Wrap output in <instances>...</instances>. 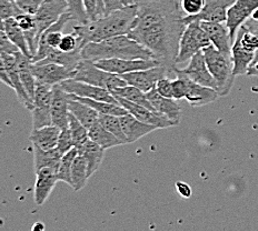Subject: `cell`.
<instances>
[{"instance_id":"cell-2","label":"cell","mask_w":258,"mask_h":231,"mask_svg":"<svg viewBox=\"0 0 258 231\" xmlns=\"http://www.w3.org/2000/svg\"><path fill=\"white\" fill-rule=\"evenodd\" d=\"M137 14L136 4L123 6L86 25L74 27L84 46L88 42H100L116 36L128 35Z\"/></svg>"},{"instance_id":"cell-7","label":"cell","mask_w":258,"mask_h":231,"mask_svg":"<svg viewBox=\"0 0 258 231\" xmlns=\"http://www.w3.org/2000/svg\"><path fill=\"white\" fill-rule=\"evenodd\" d=\"M211 45L212 42L202 28L200 21L188 24L179 42V51L176 58V64L189 62L196 53L203 51V49Z\"/></svg>"},{"instance_id":"cell-25","label":"cell","mask_w":258,"mask_h":231,"mask_svg":"<svg viewBox=\"0 0 258 231\" xmlns=\"http://www.w3.org/2000/svg\"><path fill=\"white\" fill-rule=\"evenodd\" d=\"M60 132L61 129L53 125L39 129H32L29 140L34 146L42 150H51L57 148Z\"/></svg>"},{"instance_id":"cell-39","label":"cell","mask_w":258,"mask_h":231,"mask_svg":"<svg viewBox=\"0 0 258 231\" xmlns=\"http://www.w3.org/2000/svg\"><path fill=\"white\" fill-rule=\"evenodd\" d=\"M66 3L68 6L67 12L72 15L74 20L78 21L79 25H86L89 23L83 0H66Z\"/></svg>"},{"instance_id":"cell-58","label":"cell","mask_w":258,"mask_h":231,"mask_svg":"<svg viewBox=\"0 0 258 231\" xmlns=\"http://www.w3.org/2000/svg\"><path fill=\"white\" fill-rule=\"evenodd\" d=\"M134 2H135V4L138 2V0H134Z\"/></svg>"},{"instance_id":"cell-9","label":"cell","mask_w":258,"mask_h":231,"mask_svg":"<svg viewBox=\"0 0 258 231\" xmlns=\"http://www.w3.org/2000/svg\"><path fill=\"white\" fill-rule=\"evenodd\" d=\"M66 0H44L35 14L37 27V41L40 35L59 20L61 16L67 13Z\"/></svg>"},{"instance_id":"cell-41","label":"cell","mask_w":258,"mask_h":231,"mask_svg":"<svg viewBox=\"0 0 258 231\" xmlns=\"http://www.w3.org/2000/svg\"><path fill=\"white\" fill-rule=\"evenodd\" d=\"M23 12L16 5L14 0H0V17L4 20L17 17Z\"/></svg>"},{"instance_id":"cell-44","label":"cell","mask_w":258,"mask_h":231,"mask_svg":"<svg viewBox=\"0 0 258 231\" xmlns=\"http://www.w3.org/2000/svg\"><path fill=\"white\" fill-rule=\"evenodd\" d=\"M23 13L35 15L44 0H14Z\"/></svg>"},{"instance_id":"cell-34","label":"cell","mask_w":258,"mask_h":231,"mask_svg":"<svg viewBox=\"0 0 258 231\" xmlns=\"http://www.w3.org/2000/svg\"><path fill=\"white\" fill-rule=\"evenodd\" d=\"M69 96L74 99L79 100L80 103L86 104L87 106L91 107V108L95 109L100 115H112V116L120 117L128 114V111L120 105L106 103V101H98V100H94L89 98H82V97H77L71 94H69Z\"/></svg>"},{"instance_id":"cell-20","label":"cell","mask_w":258,"mask_h":231,"mask_svg":"<svg viewBox=\"0 0 258 231\" xmlns=\"http://www.w3.org/2000/svg\"><path fill=\"white\" fill-rule=\"evenodd\" d=\"M34 200L38 206H42L49 198L53 188L59 181L57 170L52 168H41L36 171Z\"/></svg>"},{"instance_id":"cell-49","label":"cell","mask_w":258,"mask_h":231,"mask_svg":"<svg viewBox=\"0 0 258 231\" xmlns=\"http://www.w3.org/2000/svg\"><path fill=\"white\" fill-rule=\"evenodd\" d=\"M176 189H177V192H178L182 198H185V199H189L192 195L191 187L184 181L176 182Z\"/></svg>"},{"instance_id":"cell-50","label":"cell","mask_w":258,"mask_h":231,"mask_svg":"<svg viewBox=\"0 0 258 231\" xmlns=\"http://www.w3.org/2000/svg\"><path fill=\"white\" fill-rule=\"evenodd\" d=\"M104 5H105V15L110 14L112 12H115V10L120 9L125 6L121 0H104Z\"/></svg>"},{"instance_id":"cell-15","label":"cell","mask_w":258,"mask_h":231,"mask_svg":"<svg viewBox=\"0 0 258 231\" xmlns=\"http://www.w3.org/2000/svg\"><path fill=\"white\" fill-rule=\"evenodd\" d=\"M235 0H206L201 13L184 17L186 25L194 21H208V23H226L227 12Z\"/></svg>"},{"instance_id":"cell-43","label":"cell","mask_w":258,"mask_h":231,"mask_svg":"<svg viewBox=\"0 0 258 231\" xmlns=\"http://www.w3.org/2000/svg\"><path fill=\"white\" fill-rule=\"evenodd\" d=\"M206 0H181L180 7L187 16H192L202 12Z\"/></svg>"},{"instance_id":"cell-6","label":"cell","mask_w":258,"mask_h":231,"mask_svg":"<svg viewBox=\"0 0 258 231\" xmlns=\"http://www.w3.org/2000/svg\"><path fill=\"white\" fill-rule=\"evenodd\" d=\"M72 78L78 80V82L87 83L97 86V87L108 89L109 91L128 85L126 80L120 76L107 72L97 67L93 61L86 60V59H82L79 61L77 68L73 72Z\"/></svg>"},{"instance_id":"cell-16","label":"cell","mask_w":258,"mask_h":231,"mask_svg":"<svg viewBox=\"0 0 258 231\" xmlns=\"http://www.w3.org/2000/svg\"><path fill=\"white\" fill-rule=\"evenodd\" d=\"M115 98L117 99L118 104H119L121 107H123V108L128 111V114L133 115L139 121L147 123V125L155 126L158 129H165V128L176 126L173 121L168 119V118L161 116V115L157 114V112H154L150 109L146 108V107L131 103V101L123 99L119 96H115Z\"/></svg>"},{"instance_id":"cell-18","label":"cell","mask_w":258,"mask_h":231,"mask_svg":"<svg viewBox=\"0 0 258 231\" xmlns=\"http://www.w3.org/2000/svg\"><path fill=\"white\" fill-rule=\"evenodd\" d=\"M32 72L37 82L55 86L72 78L73 71L58 63H32Z\"/></svg>"},{"instance_id":"cell-53","label":"cell","mask_w":258,"mask_h":231,"mask_svg":"<svg viewBox=\"0 0 258 231\" xmlns=\"http://www.w3.org/2000/svg\"><path fill=\"white\" fill-rule=\"evenodd\" d=\"M97 3H98L99 17H103V16H105V5H104V0H97Z\"/></svg>"},{"instance_id":"cell-8","label":"cell","mask_w":258,"mask_h":231,"mask_svg":"<svg viewBox=\"0 0 258 231\" xmlns=\"http://www.w3.org/2000/svg\"><path fill=\"white\" fill-rule=\"evenodd\" d=\"M72 15L68 12L64 13L57 23L50 26L49 28L46 29L39 37L38 40V49H37L36 55L32 58V63L38 62L42 59H45L52 50H56L60 45L62 39V30L64 26L68 24L69 20H72Z\"/></svg>"},{"instance_id":"cell-56","label":"cell","mask_w":258,"mask_h":231,"mask_svg":"<svg viewBox=\"0 0 258 231\" xmlns=\"http://www.w3.org/2000/svg\"><path fill=\"white\" fill-rule=\"evenodd\" d=\"M251 19H254V20H258V8L255 10L254 14H252V16H251Z\"/></svg>"},{"instance_id":"cell-36","label":"cell","mask_w":258,"mask_h":231,"mask_svg":"<svg viewBox=\"0 0 258 231\" xmlns=\"http://www.w3.org/2000/svg\"><path fill=\"white\" fill-rule=\"evenodd\" d=\"M68 129L69 131H71V135L73 138L74 148H76L78 151V150L82 149L84 144L89 140L88 129L84 125H82L77 118L73 114H71V112H69L68 118Z\"/></svg>"},{"instance_id":"cell-33","label":"cell","mask_w":258,"mask_h":231,"mask_svg":"<svg viewBox=\"0 0 258 231\" xmlns=\"http://www.w3.org/2000/svg\"><path fill=\"white\" fill-rule=\"evenodd\" d=\"M110 93L112 95H115V96H119V97H121V98L131 101V103H134V104L143 106V107H146V108L150 109L152 111L157 112L155 110L153 105L149 103L146 94H145L144 91H142L141 89L134 87V86H131V85L123 86V87L117 88L115 90L110 91ZM157 114H158V112H157Z\"/></svg>"},{"instance_id":"cell-27","label":"cell","mask_w":258,"mask_h":231,"mask_svg":"<svg viewBox=\"0 0 258 231\" xmlns=\"http://www.w3.org/2000/svg\"><path fill=\"white\" fill-rule=\"evenodd\" d=\"M105 149L99 147L98 144L93 140H90V139L84 144L82 149L78 150V155L84 156L86 163H87V171L89 178L99 169L105 157Z\"/></svg>"},{"instance_id":"cell-55","label":"cell","mask_w":258,"mask_h":231,"mask_svg":"<svg viewBox=\"0 0 258 231\" xmlns=\"http://www.w3.org/2000/svg\"><path fill=\"white\" fill-rule=\"evenodd\" d=\"M122 4L125 5V6H129V5H134L135 4V2L134 0H121Z\"/></svg>"},{"instance_id":"cell-42","label":"cell","mask_w":258,"mask_h":231,"mask_svg":"<svg viewBox=\"0 0 258 231\" xmlns=\"http://www.w3.org/2000/svg\"><path fill=\"white\" fill-rule=\"evenodd\" d=\"M73 148H74V142H73L71 131H69L68 128L62 129L60 132V136H59V139H58L57 149L62 155H64L66 152H68L69 150H72Z\"/></svg>"},{"instance_id":"cell-29","label":"cell","mask_w":258,"mask_h":231,"mask_svg":"<svg viewBox=\"0 0 258 231\" xmlns=\"http://www.w3.org/2000/svg\"><path fill=\"white\" fill-rule=\"evenodd\" d=\"M4 31L6 32V35L8 36L10 41H12L13 44L18 48L20 52H23L25 56L32 59L28 42H27L26 36H25V32L20 28L15 18L5 19Z\"/></svg>"},{"instance_id":"cell-11","label":"cell","mask_w":258,"mask_h":231,"mask_svg":"<svg viewBox=\"0 0 258 231\" xmlns=\"http://www.w3.org/2000/svg\"><path fill=\"white\" fill-rule=\"evenodd\" d=\"M174 73L176 76L186 77L192 80L194 83L200 84L202 86H206V87L214 88L217 91V85L215 83L213 76L208 70L203 51L196 53V55L190 59V61L186 68L178 69L175 67Z\"/></svg>"},{"instance_id":"cell-5","label":"cell","mask_w":258,"mask_h":231,"mask_svg":"<svg viewBox=\"0 0 258 231\" xmlns=\"http://www.w3.org/2000/svg\"><path fill=\"white\" fill-rule=\"evenodd\" d=\"M258 53V36L243 25L237 31L232 47L234 74L244 76L254 62Z\"/></svg>"},{"instance_id":"cell-38","label":"cell","mask_w":258,"mask_h":231,"mask_svg":"<svg viewBox=\"0 0 258 231\" xmlns=\"http://www.w3.org/2000/svg\"><path fill=\"white\" fill-rule=\"evenodd\" d=\"M99 122L107 129L110 133H112L116 138L119 139L122 144H127V139L125 133L122 131V127L120 123L119 117L112 115H100L99 114Z\"/></svg>"},{"instance_id":"cell-54","label":"cell","mask_w":258,"mask_h":231,"mask_svg":"<svg viewBox=\"0 0 258 231\" xmlns=\"http://www.w3.org/2000/svg\"><path fill=\"white\" fill-rule=\"evenodd\" d=\"M31 231H45V225L41 222H36L34 225H32Z\"/></svg>"},{"instance_id":"cell-32","label":"cell","mask_w":258,"mask_h":231,"mask_svg":"<svg viewBox=\"0 0 258 231\" xmlns=\"http://www.w3.org/2000/svg\"><path fill=\"white\" fill-rule=\"evenodd\" d=\"M88 136L90 140H93L105 150L121 146L122 144L119 139L116 138L112 133H110L107 129L103 127L99 120L88 129Z\"/></svg>"},{"instance_id":"cell-26","label":"cell","mask_w":258,"mask_h":231,"mask_svg":"<svg viewBox=\"0 0 258 231\" xmlns=\"http://www.w3.org/2000/svg\"><path fill=\"white\" fill-rule=\"evenodd\" d=\"M15 56H16V60H17V66H18V71H19L21 83H23L26 91L30 96V98L34 100L37 80L31 69L32 59L25 56L24 53L20 51L16 52Z\"/></svg>"},{"instance_id":"cell-19","label":"cell","mask_w":258,"mask_h":231,"mask_svg":"<svg viewBox=\"0 0 258 231\" xmlns=\"http://www.w3.org/2000/svg\"><path fill=\"white\" fill-rule=\"evenodd\" d=\"M2 57L8 77L10 79V82H12L13 89L15 90L16 95H17L18 100L20 101V104H23L27 109H29L31 111L32 108H34V100L30 98V96L26 91L23 83H21L16 56L9 55V53H2Z\"/></svg>"},{"instance_id":"cell-21","label":"cell","mask_w":258,"mask_h":231,"mask_svg":"<svg viewBox=\"0 0 258 231\" xmlns=\"http://www.w3.org/2000/svg\"><path fill=\"white\" fill-rule=\"evenodd\" d=\"M68 93L63 90L60 84L53 86L52 101H51V117L52 125L62 129L68 128Z\"/></svg>"},{"instance_id":"cell-1","label":"cell","mask_w":258,"mask_h":231,"mask_svg":"<svg viewBox=\"0 0 258 231\" xmlns=\"http://www.w3.org/2000/svg\"><path fill=\"white\" fill-rule=\"evenodd\" d=\"M136 6V18L128 35L174 72L179 42L187 27L178 0H138Z\"/></svg>"},{"instance_id":"cell-17","label":"cell","mask_w":258,"mask_h":231,"mask_svg":"<svg viewBox=\"0 0 258 231\" xmlns=\"http://www.w3.org/2000/svg\"><path fill=\"white\" fill-rule=\"evenodd\" d=\"M201 26L206 32L212 45L220 52L232 56L233 42L230 39L229 30L226 23H208L201 21Z\"/></svg>"},{"instance_id":"cell-52","label":"cell","mask_w":258,"mask_h":231,"mask_svg":"<svg viewBox=\"0 0 258 231\" xmlns=\"http://www.w3.org/2000/svg\"><path fill=\"white\" fill-rule=\"evenodd\" d=\"M247 76L251 77H258V53L255 58L254 62L251 63V66L248 69V72H247Z\"/></svg>"},{"instance_id":"cell-23","label":"cell","mask_w":258,"mask_h":231,"mask_svg":"<svg viewBox=\"0 0 258 231\" xmlns=\"http://www.w3.org/2000/svg\"><path fill=\"white\" fill-rule=\"evenodd\" d=\"M181 77V76H180ZM186 79V94L185 99L192 107H201L205 106L211 103H214L219 97L218 93L214 88L206 87L200 84L194 83L192 80Z\"/></svg>"},{"instance_id":"cell-30","label":"cell","mask_w":258,"mask_h":231,"mask_svg":"<svg viewBox=\"0 0 258 231\" xmlns=\"http://www.w3.org/2000/svg\"><path fill=\"white\" fill-rule=\"evenodd\" d=\"M62 153L57 148L51 150H42L34 146V167L35 173L41 168H52L58 170Z\"/></svg>"},{"instance_id":"cell-45","label":"cell","mask_w":258,"mask_h":231,"mask_svg":"<svg viewBox=\"0 0 258 231\" xmlns=\"http://www.w3.org/2000/svg\"><path fill=\"white\" fill-rule=\"evenodd\" d=\"M156 90H157V93L159 95L166 97V98L174 99L173 80H170L168 77H164L158 80L157 85H156Z\"/></svg>"},{"instance_id":"cell-13","label":"cell","mask_w":258,"mask_h":231,"mask_svg":"<svg viewBox=\"0 0 258 231\" xmlns=\"http://www.w3.org/2000/svg\"><path fill=\"white\" fill-rule=\"evenodd\" d=\"M257 8L258 0H235V3L229 7L226 25L228 27L230 39H232L233 44L240 27L251 18L252 14Z\"/></svg>"},{"instance_id":"cell-35","label":"cell","mask_w":258,"mask_h":231,"mask_svg":"<svg viewBox=\"0 0 258 231\" xmlns=\"http://www.w3.org/2000/svg\"><path fill=\"white\" fill-rule=\"evenodd\" d=\"M89 179L87 171V163L84 158V156L77 155L74 160L72 168V187L75 191L82 190L87 184Z\"/></svg>"},{"instance_id":"cell-37","label":"cell","mask_w":258,"mask_h":231,"mask_svg":"<svg viewBox=\"0 0 258 231\" xmlns=\"http://www.w3.org/2000/svg\"><path fill=\"white\" fill-rule=\"evenodd\" d=\"M77 155H78V151L76 148H73L72 150H69L68 152H66L62 156L60 164H59V167L57 170V176H58L59 181L66 182V184L71 187H72V168H73L74 160L76 158Z\"/></svg>"},{"instance_id":"cell-47","label":"cell","mask_w":258,"mask_h":231,"mask_svg":"<svg viewBox=\"0 0 258 231\" xmlns=\"http://www.w3.org/2000/svg\"><path fill=\"white\" fill-rule=\"evenodd\" d=\"M173 93L174 99H185L186 79L184 77L177 76V78L173 80Z\"/></svg>"},{"instance_id":"cell-40","label":"cell","mask_w":258,"mask_h":231,"mask_svg":"<svg viewBox=\"0 0 258 231\" xmlns=\"http://www.w3.org/2000/svg\"><path fill=\"white\" fill-rule=\"evenodd\" d=\"M83 47H84V44L82 39H80V37L76 34V32L73 31L72 34L63 35L58 49L63 52H74L77 50H82Z\"/></svg>"},{"instance_id":"cell-10","label":"cell","mask_w":258,"mask_h":231,"mask_svg":"<svg viewBox=\"0 0 258 231\" xmlns=\"http://www.w3.org/2000/svg\"><path fill=\"white\" fill-rule=\"evenodd\" d=\"M97 67L103 69V70L122 76V74L131 73L134 71L146 70L149 68H154L160 66V62L156 59L152 60H143V59H137V60H128V59H101L94 62ZM163 66V64H161Z\"/></svg>"},{"instance_id":"cell-22","label":"cell","mask_w":258,"mask_h":231,"mask_svg":"<svg viewBox=\"0 0 258 231\" xmlns=\"http://www.w3.org/2000/svg\"><path fill=\"white\" fill-rule=\"evenodd\" d=\"M149 103L153 105L155 110L159 115L168 118L176 126L179 125L181 118V109L173 98H166L157 93V90L153 89L146 93Z\"/></svg>"},{"instance_id":"cell-31","label":"cell","mask_w":258,"mask_h":231,"mask_svg":"<svg viewBox=\"0 0 258 231\" xmlns=\"http://www.w3.org/2000/svg\"><path fill=\"white\" fill-rule=\"evenodd\" d=\"M82 59V50H77L74 52H63L59 49H56L52 50L45 59L35 63H58L74 72Z\"/></svg>"},{"instance_id":"cell-24","label":"cell","mask_w":258,"mask_h":231,"mask_svg":"<svg viewBox=\"0 0 258 231\" xmlns=\"http://www.w3.org/2000/svg\"><path fill=\"white\" fill-rule=\"evenodd\" d=\"M119 119L122 127V131L125 133L128 143L136 142L144 136H146L148 133L157 130L158 129L155 126L147 125V123L139 121L131 114L120 116Z\"/></svg>"},{"instance_id":"cell-48","label":"cell","mask_w":258,"mask_h":231,"mask_svg":"<svg viewBox=\"0 0 258 231\" xmlns=\"http://www.w3.org/2000/svg\"><path fill=\"white\" fill-rule=\"evenodd\" d=\"M84 7L87 14V17L89 23L90 21H95L99 18V12H98V3L97 0H83Z\"/></svg>"},{"instance_id":"cell-46","label":"cell","mask_w":258,"mask_h":231,"mask_svg":"<svg viewBox=\"0 0 258 231\" xmlns=\"http://www.w3.org/2000/svg\"><path fill=\"white\" fill-rule=\"evenodd\" d=\"M18 51L19 49L13 44L12 41H10L8 36L6 35V32L4 30H0V55H2V53L15 55V53Z\"/></svg>"},{"instance_id":"cell-12","label":"cell","mask_w":258,"mask_h":231,"mask_svg":"<svg viewBox=\"0 0 258 231\" xmlns=\"http://www.w3.org/2000/svg\"><path fill=\"white\" fill-rule=\"evenodd\" d=\"M60 85L63 90L71 95L82 97V98H89L98 101H106V103L119 105L117 99L115 98V96L112 95L108 89L97 87V86L90 85L87 83L78 82V80H75L73 78L63 80Z\"/></svg>"},{"instance_id":"cell-14","label":"cell","mask_w":258,"mask_h":231,"mask_svg":"<svg viewBox=\"0 0 258 231\" xmlns=\"http://www.w3.org/2000/svg\"><path fill=\"white\" fill-rule=\"evenodd\" d=\"M170 72H173L167 67L165 66H157L154 68L146 69V70L134 71L131 73H126L120 76L126 80V83L131 86H134L138 89L144 91L145 94L148 91L156 88L158 80L161 78L167 77Z\"/></svg>"},{"instance_id":"cell-28","label":"cell","mask_w":258,"mask_h":231,"mask_svg":"<svg viewBox=\"0 0 258 231\" xmlns=\"http://www.w3.org/2000/svg\"><path fill=\"white\" fill-rule=\"evenodd\" d=\"M68 110L87 129L99 120L98 112L86 104L80 103L79 100L72 98L71 96L68 99Z\"/></svg>"},{"instance_id":"cell-51","label":"cell","mask_w":258,"mask_h":231,"mask_svg":"<svg viewBox=\"0 0 258 231\" xmlns=\"http://www.w3.org/2000/svg\"><path fill=\"white\" fill-rule=\"evenodd\" d=\"M0 82L6 86H8V87L13 88L12 82H10V79H9L7 71H6V68H5V63H4L2 55H0Z\"/></svg>"},{"instance_id":"cell-57","label":"cell","mask_w":258,"mask_h":231,"mask_svg":"<svg viewBox=\"0 0 258 231\" xmlns=\"http://www.w3.org/2000/svg\"><path fill=\"white\" fill-rule=\"evenodd\" d=\"M5 28V20L0 17V30H4Z\"/></svg>"},{"instance_id":"cell-3","label":"cell","mask_w":258,"mask_h":231,"mask_svg":"<svg viewBox=\"0 0 258 231\" xmlns=\"http://www.w3.org/2000/svg\"><path fill=\"white\" fill-rule=\"evenodd\" d=\"M82 58L96 62L101 59H128L152 60L154 53L133 39L129 35L116 36L100 42H88L82 49ZM157 60V59H156Z\"/></svg>"},{"instance_id":"cell-4","label":"cell","mask_w":258,"mask_h":231,"mask_svg":"<svg viewBox=\"0 0 258 231\" xmlns=\"http://www.w3.org/2000/svg\"><path fill=\"white\" fill-rule=\"evenodd\" d=\"M207 68L217 85L219 96H227L233 88L234 80V62L232 56L220 52L213 45L203 49Z\"/></svg>"}]
</instances>
